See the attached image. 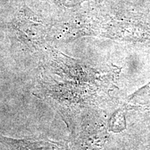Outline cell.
<instances>
[{
  "mask_svg": "<svg viewBox=\"0 0 150 150\" xmlns=\"http://www.w3.org/2000/svg\"><path fill=\"white\" fill-rule=\"evenodd\" d=\"M14 27L24 40L32 42H39L45 36V27L27 10H21L14 20Z\"/></svg>",
  "mask_w": 150,
  "mask_h": 150,
  "instance_id": "6da1fadb",
  "label": "cell"
},
{
  "mask_svg": "<svg viewBox=\"0 0 150 150\" xmlns=\"http://www.w3.org/2000/svg\"><path fill=\"white\" fill-rule=\"evenodd\" d=\"M0 142L10 145L16 150H57L55 144L40 141L30 142L23 140H14L0 135Z\"/></svg>",
  "mask_w": 150,
  "mask_h": 150,
  "instance_id": "7a4b0ae2",
  "label": "cell"
}]
</instances>
